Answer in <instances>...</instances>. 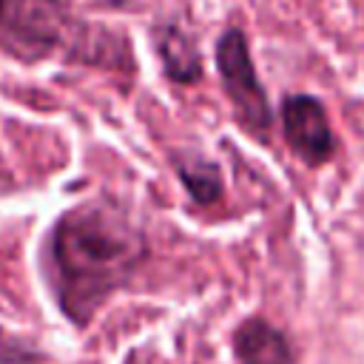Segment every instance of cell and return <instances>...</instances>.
Listing matches in <instances>:
<instances>
[{
  "instance_id": "obj_1",
  "label": "cell",
  "mask_w": 364,
  "mask_h": 364,
  "mask_svg": "<svg viewBox=\"0 0 364 364\" xmlns=\"http://www.w3.org/2000/svg\"><path fill=\"white\" fill-rule=\"evenodd\" d=\"M142 233L111 205L91 202L63 213L51 230V262L63 310L85 324L111 290L145 259Z\"/></svg>"
},
{
  "instance_id": "obj_2",
  "label": "cell",
  "mask_w": 364,
  "mask_h": 364,
  "mask_svg": "<svg viewBox=\"0 0 364 364\" xmlns=\"http://www.w3.org/2000/svg\"><path fill=\"white\" fill-rule=\"evenodd\" d=\"M80 23L63 0H0V51L37 63L68 48L82 60Z\"/></svg>"
},
{
  "instance_id": "obj_3",
  "label": "cell",
  "mask_w": 364,
  "mask_h": 364,
  "mask_svg": "<svg viewBox=\"0 0 364 364\" xmlns=\"http://www.w3.org/2000/svg\"><path fill=\"white\" fill-rule=\"evenodd\" d=\"M216 63H219V77H222L225 94L233 102L236 119L256 139H264L270 125H273V114H270L264 88H262V82L256 77V68H253V60H250V48H247V40H245L242 28H228L219 37Z\"/></svg>"
},
{
  "instance_id": "obj_4",
  "label": "cell",
  "mask_w": 364,
  "mask_h": 364,
  "mask_svg": "<svg viewBox=\"0 0 364 364\" xmlns=\"http://www.w3.org/2000/svg\"><path fill=\"white\" fill-rule=\"evenodd\" d=\"M282 131L290 151L310 168L324 165L336 154V134L327 111L310 94H290L282 100Z\"/></svg>"
},
{
  "instance_id": "obj_5",
  "label": "cell",
  "mask_w": 364,
  "mask_h": 364,
  "mask_svg": "<svg viewBox=\"0 0 364 364\" xmlns=\"http://www.w3.org/2000/svg\"><path fill=\"white\" fill-rule=\"evenodd\" d=\"M233 344L239 364H293V347L287 336L262 318H247L236 330Z\"/></svg>"
},
{
  "instance_id": "obj_6",
  "label": "cell",
  "mask_w": 364,
  "mask_h": 364,
  "mask_svg": "<svg viewBox=\"0 0 364 364\" xmlns=\"http://www.w3.org/2000/svg\"><path fill=\"white\" fill-rule=\"evenodd\" d=\"M156 51L162 57L165 74L173 82H196L202 77V57L196 51V43L176 26H165L156 34Z\"/></svg>"
},
{
  "instance_id": "obj_7",
  "label": "cell",
  "mask_w": 364,
  "mask_h": 364,
  "mask_svg": "<svg viewBox=\"0 0 364 364\" xmlns=\"http://www.w3.org/2000/svg\"><path fill=\"white\" fill-rule=\"evenodd\" d=\"M179 176H182V182H185L188 193H191L196 202H202V205L213 202V199L222 193L219 168L210 165V162H191V165H182V168H179Z\"/></svg>"
},
{
  "instance_id": "obj_8",
  "label": "cell",
  "mask_w": 364,
  "mask_h": 364,
  "mask_svg": "<svg viewBox=\"0 0 364 364\" xmlns=\"http://www.w3.org/2000/svg\"><path fill=\"white\" fill-rule=\"evenodd\" d=\"M94 3H102V6H125V3H131V0H94Z\"/></svg>"
}]
</instances>
